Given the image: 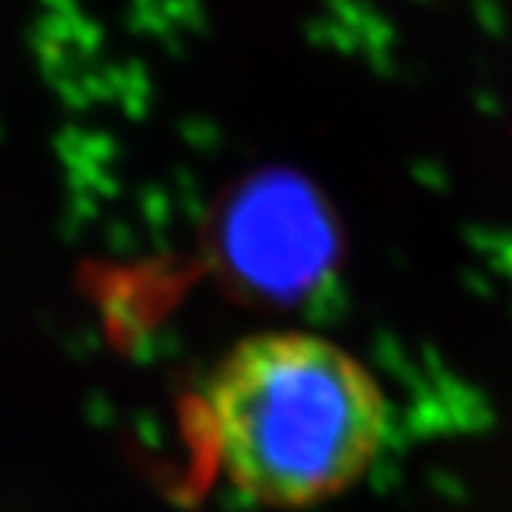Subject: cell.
Wrapping results in <instances>:
<instances>
[{
    "label": "cell",
    "mask_w": 512,
    "mask_h": 512,
    "mask_svg": "<svg viewBox=\"0 0 512 512\" xmlns=\"http://www.w3.org/2000/svg\"><path fill=\"white\" fill-rule=\"evenodd\" d=\"M202 416L225 478L279 507L342 493L384 433L382 393L365 367L305 333L239 342L205 387Z\"/></svg>",
    "instance_id": "cell-1"
},
{
    "label": "cell",
    "mask_w": 512,
    "mask_h": 512,
    "mask_svg": "<svg viewBox=\"0 0 512 512\" xmlns=\"http://www.w3.org/2000/svg\"><path fill=\"white\" fill-rule=\"evenodd\" d=\"M214 254L242 296L291 305L325 282L336 259V234L308 185L288 174H265L222 202Z\"/></svg>",
    "instance_id": "cell-2"
}]
</instances>
